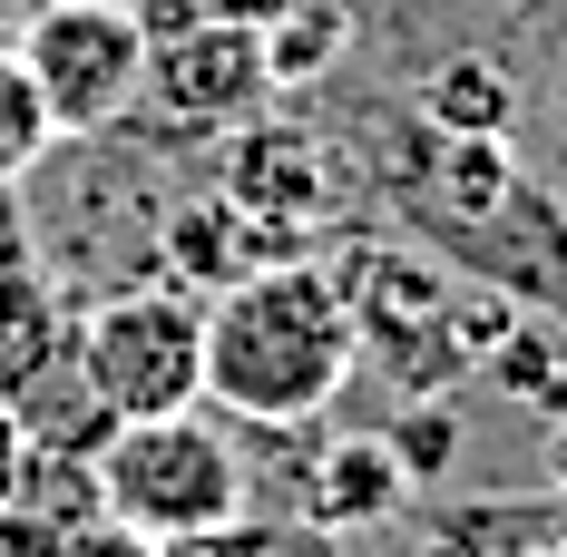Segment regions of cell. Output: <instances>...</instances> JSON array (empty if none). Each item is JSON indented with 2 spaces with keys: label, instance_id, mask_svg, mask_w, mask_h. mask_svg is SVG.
Returning a JSON list of instances; mask_svg holds the SVG:
<instances>
[{
  "label": "cell",
  "instance_id": "6da1fadb",
  "mask_svg": "<svg viewBox=\"0 0 567 557\" xmlns=\"http://www.w3.org/2000/svg\"><path fill=\"white\" fill-rule=\"evenodd\" d=\"M382 196L401 206L431 265H451L460 283H489L518 313L567 323V206L509 157V137H441L421 117H392Z\"/></svg>",
  "mask_w": 567,
  "mask_h": 557
},
{
  "label": "cell",
  "instance_id": "7a4b0ae2",
  "mask_svg": "<svg viewBox=\"0 0 567 557\" xmlns=\"http://www.w3.org/2000/svg\"><path fill=\"white\" fill-rule=\"evenodd\" d=\"M362 372L352 303L323 255L255 265L206 303V401L235 431H313Z\"/></svg>",
  "mask_w": 567,
  "mask_h": 557
},
{
  "label": "cell",
  "instance_id": "3957f363",
  "mask_svg": "<svg viewBox=\"0 0 567 557\" xmlns=\"http://www.w3.org/2000/svg\"><path fill=\"white\" fill-rule=\"evenodd\" d=\"M333 283L342 303H352V342H362V362L401 391V401H441L460 372H480L499 333L518 323V303L499 293H480V283H460L451 265H431L421 245H342L333 255Z\"/></svg>",
  "mask_w": 567,
  "mask_h": 557
},
{
  "label": "cell",
  "instance_id": "277c9868",
  "mask_svg": "<svg viewBox=\"0 0 567 557\" xmlns=\"http://www.w3.org/2000/svg\"><path fill=\"white\" fill-rule=\"evenodd\" d=\"M99 508L176 548V538L235 528L255 508V470H245L235 431L206 421V401H196V411H157V421H117L99 441Z\"/></svg>",
  "mask_w": 567,
  "mask_h": 557
},
{
  "label": "cell",
  "instance_id": "5b68a950",
  "mask_svg": "<svg viewBox=\"0 0 567 557\" xmlns=\"http://www.w3.org/2000/svg\"><path fill=\"white\" fill-rule=\"evenodd\" d=\"M79 391L109 421H157L206 401V293L147 275L79 303Z\"/></svg>",
  "mask_w": 567,
  "mask_h": 557
},
{
  "label": "cell",
  "instance_id": "8992f818",
  "mask_svg": "<svg viewBox=\"0 0 567 557\" xmlns=\"http://www.w3.org/2000/svg\"><path fill=\"white\" fill-rule=\"evenodd\" d=\"M265 99H275V79H265L255 30L196 20V30H176V40H147V79H137V109L117 117V137L147 147V157H157V147H216V137H235Z\"/></svg>",
  "mask_w": 567,
  "mask_h": 557
},
{
  "label": "cell",
  "instance_id": "52a82bcc",
  "mask_svg": "<svg viewBox=\"0 0 567 557\" xmlns=\"http://www.w3.org/2000/svg\"><path fill=\"white\" fill-rule=\"evenodd\" d=\"M10 50L59 137H117V117L137 109V79H147V30L127 0H50L30 10Z\"/></svg>",
  "mask_w": 567,
  "mask_h": 557
},
{
  "label": "cell",
  "instance_id": "ba28073f",
  "mask_svg": "<svg viewBox=\"0 0 567 557\" xmlns=\"http://www.w3.org/2000/svg\"><path fill=\"white\" fill-rule=\"evenodd\" d=\"M226 147V167H216V196H226L245 235L265 245V265H293V255H313V225L333 216V157H323V137L313 127H293V117H245Z\"/></svg>",
  "mask_w": 567,
  "mask_h": 557
},
{
  "label": "cell",
  "instance_id": "9c48e42d",
  "mask_svg": "<svg viewBox=\"0 0 567 557\" xmlns=\"http://www.w3.org/2000/svg\"><path fill=\"white\" fill-rule=\"evenodd\" d=\"M284 508H293L303 528L342 538V528H382L392 508H411V479H401V460L382 450V431H313Z\"/></svg>",
  "mask_w": 567,
  "mask_h": 557
},
{
  "label": "cell",
  "instance_id": "30bf717a",
  "mask_svg": "<svg viewBox=\"0 0 567 557\" xmlns=\"http://www.w3.org/2000/svg\"><path fill=\"white\" fill-rule=\"evenodd\" d=\"M421 127H441V137H509L518 127V79L489 50L441 59V69L421 79Z\"/></svg>",
  "mask_w": 567,
  "mask_h": 557
},
{
  "label": "cell",
  "instance_id": "8fae6325",
  "mask_svg": "<svg viewBox=\"0 0 567 557\" xmlns=\"http://www.w3.org/2000/svg\"><path fill=\"white\" fill-rule=\"evenodd\" d=\"M255 50H265V79H275V89H313V79L342 69V50H352V10H342V0H284L275 20L255 30Z\"/></svg>",
  "mask_w": 567,
  "mask_h": 557
},
{
  "label": "cell",
  "instance_id": "7c38bea8",
  "mask_svg": "<svg viewBox=\"0 0 567 557\" xmlns=\"http://www.w3.org/2000/svg\"><path fill=\"white\" fill-rule=\"evenodd\" d=\"M480 372L509 391L518 411H538V421H567V352L538 333V323H509V333H499V352H489Z\"/></svg>",
  "mask_w": 567,
  "mask_h": 557
},
{
  "label": "cell",
  "instance_id": "4fadbf2b",
  "mask_svg": "<svg viewBox=\"0 0 567 557\" xmlns=\"http://www.w3.org/2000/svg\"><path fill=\"white\" fill-rule=\"evenodd\" d=\"M50 147H59V127H50V109H40L20 50L0 40V186H30V176L50 167Z\"/></svg>",
  "mask_w": 567,
  "mask_h": 557
},
{
  "label": "cell",
  "instance_id": "5bb4252c",
  "mask_svg": "<svg viewBox=\"0 0 567 557\" xmlns=\"http://www.w3.org/2000/svg\"><path fill=\"white\" fill-rule=\"evenodd\" d=\"M382 450L401 460L411 489H431V479H451V460H460V411L451 401H401L382 421Z\"/></svg>",
  "mask_w": 567,
  "mask_h": 557
},
{
  "label": "cell",
  "instance_id": "9a60e30c",
  "mask_svg": "<svg viewBox=\"0 0 567 557\" xmlns=\"http://www.w3.org/2000/svg\"><path fill=\"white\" fill-rule=\"evenodd\" d=\"M59 557H167V548H157L147 528H127V518H109V508H99L89 528H69V538H59Z\"/></svg>",
  "mask_w": 567,
  "mask_h": 557
},
{
  "label": "cell",
  "instance_id": "2e32d148",
  "mask_svg": "<svg viewBox=\"0 0 567 557\" xmlns=\"http://www.w3.org/2000/svg\"><path fill=\"white\" fill-rule=\"evenodd\" d=\"M10 265H40V235H30V196L20 186H0V275Z\"/></svg>",
  "mask_w": 567,
  "mask_h": 557
},
{
  "label": "cell",
  "instance_id": "e0dca14e",
  "mask_svg": "<svg viewBox=\"0 0 567 557\" xmlns=\"http://www.w3.org/2000/svg\"><path fill=\"white\" fill-rule=\"evenodd\" d=\"M411 557H489V548H480V538H470V528H460L451 508H431V528H421V538H411Z\"/></svg>",
  "mask_w": 567,
  "mask_h": 557
},
{
  "label": "cell",
  "instance_id": "ac0fdd59",
  "mask_svg": "<svg viewBox=\"0 0 567 557\" xmlns=\"http://www.w3.org/2000/svg\"><path fill=\"white\" fill-rule=\"evenodd\" d=\"M20 460H30V431H20V411L0 401V499L20 489Z\"/></svg>",
  "mask_w": 567,
  "mask_h": 557
},
{
  "label": "cell",
  "instance_id": "d6986e66",
  "mask_svg": "<svg viewBox=\"0 0 567 557\" xmlns=\"http://www.w3.org/2000/svg\"><path fill=\"white\" fill-rule=\"evenodd\" d=\"M196 10H206V20H235V30H265L284 0H196Z\"/></svg>",
  "mask_w": 567,
  "mask_h": 557
},
{
  "label": "cell",
  "instance_id": "ffe728a7",
  "mask_svg": "<svg viewBox=\"0 0 567 557\" xmlns=\"http://www.w3.org/2000/svg\"><path fill=\"white\" fill-rule=\"evenodd\" d=\"M528 557H567V538H548V548H528Z\"/></svg>",
  "mask_w": 567,
  "mask_h": 557
},
{
  "label": "cell",
  "instance_id": "44dd1931",
  "mask_svg": "<svg viewBox=\"0 0 567 557\" xmlns=\"http://www.w3.org/2000/svg\"><path fill=\"white\" fill-rule=\"evenodd\" d=\"M558 109H567V69H558Z\"/></svg>",
  "mask_w": 567,
  "mask_h": 557
}]
</instances>
